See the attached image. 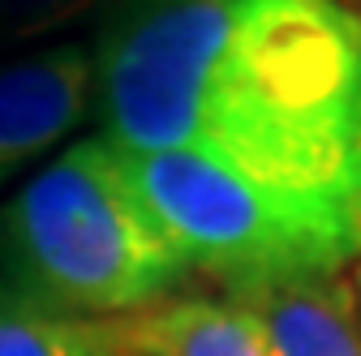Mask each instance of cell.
Listing matches in <instances>:
<instances>
[{
  "mask_svg": "<svg viewBox=\"0 0 361 356\" xmlns=\"http://www.w3.org/2000/svg\"><path fill=\"white\" fill-rule=\"evenodd\" d=\"M99 133L194 155L331 271L361 258V9L344 0H121L90 43Z\"/></svg>",
  "mask_w": 361,
  "mask_h": 356,
  "instance_id": "obj_1",
  "label": "cell"
},
{
  "mask_svg": "<svg viewBox=\"0 0 361 356\" xmlns=\"http://www.w3.org/2000/svg\"><path fill=\"white\" fill-rule=\"evenodd\" d=\"M0 284L61 318L121 322L194 271L104 133L69 142L0 206Z\"/></svg>",
  "mask_w": 361,
  "mask_h": 356,
  "instance_id": "obj_2",
  "label": "cell"
},
{
  "mask_svg": "<svg viewBox=\"0 0 361 356\" xmlns=\"http://www.w3.org/2000/svg\"><path fill=\"white\" fill-rule=\"evenodd\" d=\"M99 116L90 43H56L0 65V189Z\"/></svg>",
  "mask_w": 361,
  "mask_h": 356,
  "instance_id": "obj_3",
  "label": "cell"
},
{
  "mask_svg": "<svg viewBox=\"0 0 361 356\" xmlns=\"http://www.w3.org/2000/svg\"><path fill=\"white\" fill-rule=\"evenodd\" d=\"M271 356H361V300L353 271H319L233 296Z\"/></svg>",
  "mask_w": 361,
  "mask_h": 356,
  "instance_id": "obj_4",
  "label": "cell"
},
{
  "mask_svg": "<svg viewBox=\"0 0 361 356\" xmlns=\"http://www.w3.org/2000/svg\"><path fill=\"white\" fill-rule=\"evenodd\" d=\"M116 326L129 356H271L254 318L224 292H180Z\"/></svg>",
  "mask_w": 361,
  "mask_h": 356,
  "instance_id": "obj_5",
  "label": "cell"
},
{
  "mask_svg": "<svg viewBox=\"0 0 361 356\" xmlns=\"http://www.w3.org/2000/svg\"><path fill=\"white\" fill-rule=\"evenodd\" d=\"M0 356H129L116 322L61 318L0 284Z\"/></svg>",
  "mask_w": 361,
  "mask_h": 356,
  "instance_id": "obj_6",
  "label": "cell"
},
{
  "mask_svg": "<svg viewBox=\"0 0 361 356\" xmlns=\"http://www.w3.org/2000/svg\"><path fill=\"white\" fill-rule=\"evenodd\" d=\"M121 0H0V39H43Z\"/></svg>",
  "mask_w": 361,
  "mask_h": 356,
  "instance_id": "obj_7",
  "label": "cell"
},
{
  "mask_svg": "<svg viewBox=\"0 0 361 356\" xmlns=\"http://www.w3.org/2000/svg\"><path fill=\"white\" fill-rule=\"evenodd\" d=\"M353 284H357V300H361V258L353 262Z\"/></svg>",
  "mask_w": 361,
  "mask_h": 356,
  "instance_id": "obj_8",
  "label": "cell"
},
{
  "mask_svg": "<svg viewBox=\"0 0 361 356\" xmlns=\"http://www.w3.org/2000/svg\"><path fill=\"white\" fill-rule=\"evenodd\" d=\"M344 5H353V9H361V0H344Z\"/></svg>",
  "mask_w": 361,
  "mask_h": 356,
  "instance_id": "obj_9",
  "label": "cell"
}]
</instances>
